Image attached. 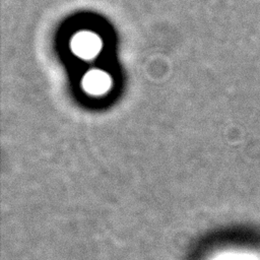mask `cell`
Segmentation results:
<instances>
[{
	"label": "cell",
	"mask_w": 260,
	"mask_h": 260,
	"mask_svg": "<svg viewBox=\"0 0 260 260\" xmlns=\"http://www.w3.org/2000/svg\"><path fill=\"white\" fill-rule=\"evenodd\" d=\"M112 84L110 75L99 69L88 71L82 79L83 89L93 95H101L107 92Z\"/></svg>",
	"instance_id": "7a4b0ae2"
},
{
	"label": "cell",
	"mask_w": 260,
	"mask_h": 260,
	"mask_svg": "<svg viewBox=\"0 0 260 260\" xmlns=\"http://www.w3.org/2000/svg\"><path fill=\"white\" fill-rule=\"evenodd\" d=\"M208 260H260V254L247 249H226L213 254Z\"/></svg>",
	"instance_id": "3957f363"
},
{
	"label": "cell",
	"mask_w": 260,
	"mask_h": 260,
	"mask_svg": "<svg viewBox=\"0 0 260 260\" xmlns=\"http://www.w3.org/2000/svg\"><path fill=\"white\" fill-rule=\"evenodd\" d=\"M70 47L76 56L89 60L100 53L102 49V41L94 32L83 30L73 36Z\"/></svg>",
	"instance_id": "6da1fadb"
}]
</instances>
